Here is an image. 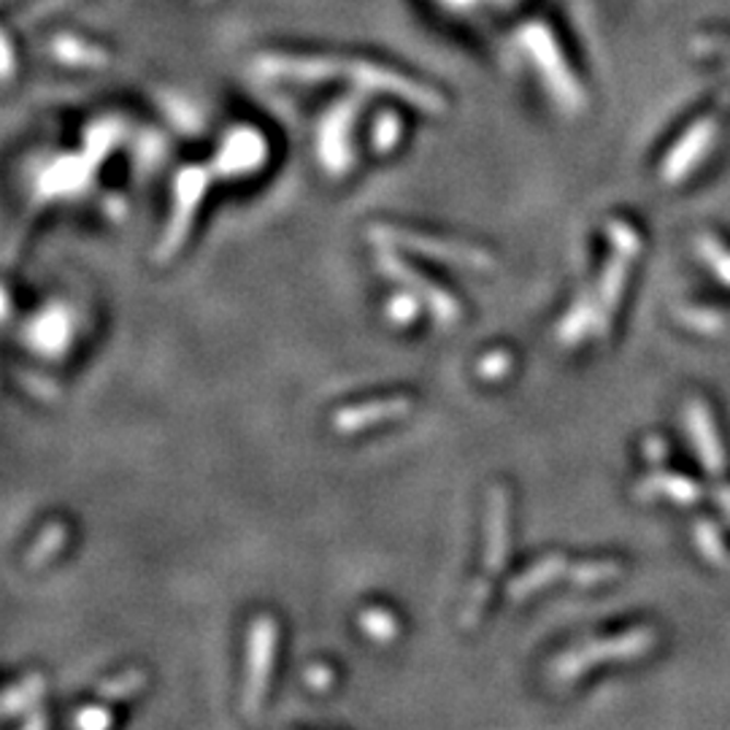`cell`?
Here are the masks:
<instances>
[{
    "mask_svg": "<svg viewBox=\"0 0 730 730\" xmlns=\"http://www.w3.org/2000/svg\"><path fill=\"white\" fill-rule=\"evenodd\" d=\"M509 557V493L504 487L490 490L487 506V550H484V572L473 581L469 592V603L463 609V625L473 627L482 617L484 607L490 601L495 579L504 572Z\"/></svg>",
    "mask_w": 730,
    "mask_h": 730,
    "instance_id": "cell-1",
    "label": "cell"
},
{
    "mask_svg": "<svg viewBox=\"0 0 730 730\" xmlns=\"http://www.w3.org/2000/svg\"><path fill=\"white\" fill-rule=\"evenodd\" d=\"M365 236L379 247H396V249H412V252L422 255V258L441 260L449 266H466V268H493V258L484 249L469 247L460 242H444V238L425 236L417 231H403L396 225H370Z\"/></svg>",
    "mask_w": 730,
    "mask_h": 730,
    "instance_id": "cell-2",
    "label": "cell"
},
{
    "mask_svg": "<svg viewBox=\"0 0 730 730\" xmlns=\"http://www.w3.org/2000/svg\"><path fill=\"white\" fill-rule=\"evenodd\" d=\"M376 262H379L381 271L387 273V279H396L398 284H403L407 290H412L414 295L422 301V304L431 309L436 322L441 328H452L458 325L460 319V304L441 290L438 284L427 282L420 271H414L409 262H403L401 255H396V247H379V255H376Z\"/></svg>",
    "mask_w": 730,
    "mask_h": 730,
    "instance_id": "cell-3",
    "label": "cell"
},
{
    "mask_svg": "<svg viewBox=\"0 0 730 730\" xmlns=\"http://www.w3.org/2000/svg\"><path fill=\"white\" fill-rule=\"evenodd\" d=\"M273 652H276V623L273 617L262 614V617H255L252 627H249V669L247 690H244V711L249 717L258 715L262 700H266Z\"/></svg>",
    "mask_w": 730,
    "mask_h": 730,
    "instance_id": "cell-4",
    "label": "cell"
},
{
    "mask_svg": "<svg viewBox=\"0 0 730 730\" xmlns=\"http://www.w3.org/2000/svg\"><path fill=\"white\" fill-rule=\"evenodd\" d=\"M203 190H207V174L201 168H187L179 176L176 185V207L170 214L168 227L163 233V242L157 247V262H168L181 249V244L190 236L192 216H196L198 203H201Z\"/></svg>",
    "mask_w": 730,
    "mask_h": 730,
    "instance_id": "cell-5",
    "label": "cell"
},
{
    "mask_svg": "<svg viewBox=\"0 0 730 730\" xmlns=\"http://www.w3.org/2000/svg\"><path fill=\"white\" fill-rule=\"evenodd\" d=\"M414 401L407 396H392L381 398V401H368V403H355V407L339 409L333 414V427L335 433H361L368 427L379 425V422H396L403 420L407 414H412Z\"/></svg>",
    "mask_w": 730,
    "mask_h": 730,
    "instance_id": "cell-6",
    "label": "cell"
},
{
    "mask_svg": "<svg viewBox=\"0 0 730 730\" xmlns=\"http://www.w3.org/2000/svg\"><path fill=\"white\" fill-rule=\"evenodd\" d=\"M563 568H566V557H561V555H552V557H544V561L533 563L528 572L517 576V579H511L509 598L511 601H522L525 596H530V592H535L539 587L550 585L552 579H557V576L563 574Z\"/></svg>",
    "mask_w": 730,
    "mask_h": 730,
    "instance_id": "cell-7",
    "label": "cell"
},
{
    "mask_svg": "<svg viewBox=\"0 0 730 730\" xmlns=\"http://www.w3.org/2000/svg\"><path fill=\"white\" fill-rule=\"evenodd\" d=\"M33 344L42 352L57 355V352L66 350L68 344V314L62 309H49L47 314L36 319V325L31 328Z\"/></svg>",
    "mask_w": 730,
    "mask_h": 730,
    "instance_id": "cell-8",
    "label": "cell"
},
{
    "mask_svg": "<svg viewBox=\"0 0 730 730\" xmlns=\"http://www.w3.org/2000/svg\"><path fill=\"white\" fill-rule=\"evenodd\" d=\"M44 693H47V679H44L42 674L25 676L22 682H16L14 687L5 693L3 717H14V715H20V711H27L33 704L42 700Z\"/></svg>",
    "mask_w": 730,
    "mask_h": 730,
    "instance_id": "cell-9",
    "label": "cell"
},
{
    "mask_svg": "<svg viewBox=\"0 0 730 730\" xmlns=\"http://www.w3.org/2000/svg\"><path fill=\"white\" fill-rule=\"evenodd\" d=\"M68 541V528L62 522H52L42 530L38 541L33 544V550L27 552V566L42 568L44 563L52 561L55 552H60Z\"/></svg>",
    "mask_w": 730,
    "mask_h": 730,
    "instance_id": "cell-10",
    "label": "cell"
},
{
    "mask_svg": "<svg viewBox=\"0 0 730 730\" xmlns=\"http://www.w3.org/2000/svg\"><path fill=\"white\" fill-rule=\"evenodd\" d=\"M357 620H361V627H363L365 636H370L374 641L387 644V641H392V638L398 636V620L392 617L387 609H379V607L363 609L361 617H357Z\"/></svg>",
    "mask_w": 730,
    "mask_h": 730,
    "instance_id": "cell-11",
    "label": "cell"
},
{
    "mask_svg": "<svg viewBox=\"0 0 730 730\" xmlns=\"http://www.w3.org/2000/svg\"><path fill=\"white\" fill-rule=\"evenodd\" d=\"M144 684H146L144 671L130 669V671H125V674L108 679V682L101 684L98 695L104 700H125V698H130V695L141 693V687H144Z\"/></svg>",
    "mask_w": 730,
    "mask_h": 730,
    "instance_id": "cell-12",
    "label": "cell"
},
{
    "mask_svg": "<svg viewBox=\"0 0 730 730\" xmlns=\"http://www.w3.org/2000/svg\"><path fill=\"white\" fill-rule=\"evenodd\" d=\"M420 304L422 301L412 293V290H409V293L396 295V298L387 304V317H390L396 325H412L414 317H417V311H420Z\"/></svg>",
    "mask_w": 730,
    "mask_h": 730,
    "instance_id": "cell-13",
    "label": "cell"
},
{
    "mask_svg": "<svg viewBox=\"0 0 730 730\" xmlns=\"http://www.w3.org/2000/svg\"><path fill=\"white\" fill-rule=\"evenodd\" d=\"M509 368H511V357L506 355V352H501V350L487 352V355L479 361V376H482V379H487V381L501 379V376H504Z\"/></svg>",
    "mask_w": 730,
    "mask_h": 730,
    "instance_id": "cell-14",
    "label": "cell"
},
{
    "mask_svg": "<svg viewBox=\"0 0 730 730\" xmlns=\"http://www.w3.org/2000/svg\"><path fill=\"white\" fill-rule=\"evenodd\" d=\"M617 572V563H587V566L574 568V579L579 581V585H592V581H603Z\"/></svg>",
    "mask_w": 730,
    "mask_h": 730,
    "instance_id": "cell-15",
    "label": "cell"
},
{
    "mask_svg": "<svg viewBox=\"0 0 730 730\" xmlns=\"http://www.w3.org/2000/svg\"><path fill=\"white\" fill-rule=\"evenodd\" d=\"M76 722L79 728H87V730H101L106 726H111V715H108L106 709H101V706H90V709H82L76 715Z\"/></svg>",
    "mask_w": 730,
    "mask_h": 730,
    "instance_id": "cell-16",
    "label": "cell"
},
{
    "mask_svg": "<svg viewBox=\"0 0 730 730\" xmlns=\"http://www.w3.org/2000/svg\"><path fill=\"white\" fill-rule=\"evenodd\" d=\"M306 682H309V687H314V690H328L330 682H333V674H330L325 666L314 663L311 669L306 671Z\"/></svg>",
    "mask_w": 730,
    "mask_h": 730,
    "instance_id": "cell-17",
    "label": "cell"
}]
</instances>
